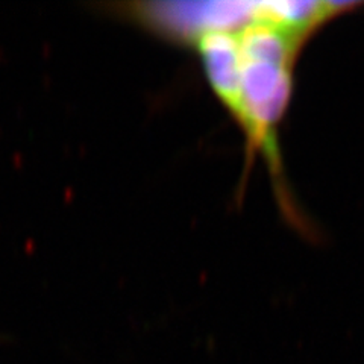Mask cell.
Masks as SVG:
<instances>
[{"label": "cell", "mask_w": 364, "mask_h": 364, "mask_svg": "<svg viewBox=\"0 0 364 364\" xmlns=\"http://www.w3.org/2000/svg\"><path fill=\"white\" fill-rule=\"evenodd\" d=\"M235 33L240 72L235 97L226 108L242 128L247 149L266 158L273 181L279 184L281 200L286 203L278 127L290 105L293 65L306 38L273 16L270 2H255L252 18Z\"/></svg>", "instance_id": "6da1fadb"}]
</instances>
